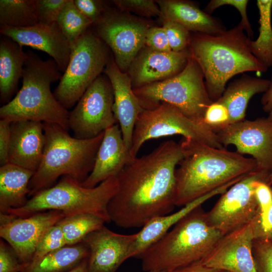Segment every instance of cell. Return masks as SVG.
I'll return each mask as SVG.
<instances>
[{
	"instance_id": "obj_9",
	"label": "cell",
	"mask_w": 272,
	"mask_h": 272,
	"mask_svg": "<svg viewBox=\"0 0 272 272\" xmlns=\"http://www.w3.org/2000/svg\"><path fill=\"white\" fill-rule=\"evenodd\" d=\"M110 57L107 46L97 35L86 31L71 46L69 61L53 94L68 109L73 107L101 75Z\"/></svg>"
},
{
	"instance_id": "obj_33",
	"label": "cell",
	"mask_w": 272,
	"mask_h": 272,
	"mask_svg": "<svg viewBox=\"0 0 272 272\" xmlns=\"http://www.w3.org/2000/svg\"><path fill=\"white\" fill-rule=\"evenodd\" d=\"M66 245L61 229L56 224L44 235L28 265L33 264L49 253Z\"/></svg>"
},
{
	"instance_id": "obj_21",
	"label": "cell",
	"mask_w": 272,
	"mask_h": 272,
	"mask_svg": "<svg viewBox=\"0 0 272 272\" xmlns=\"http://www.w3.org/2000/svg\"><path fill=\"white\" fill-rule=\"evenodd\" d=\"M133 160L123 141L120 128L118 124H115L104 131L93 168L81 184L85 187H94L109 178L117 177Z\"/></svg>"
},
{
	"instance_id": "obj_16",
	"label": "cell",
	"mask_w": 272,
	"mask_h": 272,
	"mask_svg": "<svg viewBox=\"0 0 272 272\" xmlns=\"http://www.w3.org/2000/svg\"><path fill=\"white\" fill-rule=\"evenodd\" d=\"M65 217L61 211L50 210L25 218L15 217L0 225V236L12 248L19 260L28 266L46 233Z\"/></svg>"
},
{
	"instance_id": "obj_28",
	"label": "cell",
	"mask_w": 272,
	"mask_h": 272,
	"mask_svg": "<svg viewBox=\"0 0 272 272\" xmlns=\"http://www.w3.org/2000/svg\"><path fill=\"white\" fill-rule=\"evenodd\" d=\"M89 255L84 242L65 245L47 254L22 272H66L79 265Z\"/></svg>"
},
{
	"instance_id": "obj_23",
	"label": "cell",
	"mask_w": 272,
	"mask_h": 272,
	"mask_svg": "<svg viewBox=\"0 0 272 272\" xmlns=\"http://www.w3.org/2000/svg\"><path fill=\"white\" fill-rule=\"evenodd\" d=\"M163 20H170L182 25L194 33L216 35L227 31L222 21L192 2L182 0L156 1Z\"/></svg>"
},
{
	"instance_id": "obj_24",
	"label": "cell",
	"mask_w": 272,
	"mask_h": 272,
	"mask_svg": "<svg viewBox=\"0 0 272 272\" xmlns=\"http://www.w3.org/2000/svg\"><path fill=\"white\" fill-rule=\"evenodd\" d=\"M234 182L228 183L183 206L174 213L157 217L146 223L137 233V238L131 248V257L140 258L150 247L162 238L168 230L195 209L212 197L222 194Z\"/></svg>"
},
{
	"instance_id": "obj_30",
	"label": "cell",
	"mask_w": 272,
	"mask_h": 272,
	"mask_svg": "<svg viewBox=\"0 0 272 272\" xmlns=\"http://www.w3.org/2000/svg\"><path fill=\"white\" fill-rule=\"evenodd\" d=\"M38 23L37 0H1V26L16 28Z\"/></svg>"
},
{
	"instance_id": "obj_3",
	"label": "cell",
	"mask_w": 272,
	"mask_h": 272,
	"mask_svg": "<svg viewBox=\"0 0 272 272\" xmlns=\"http://www.w3.org/2000/svg\"><path fill=\"white\" fill-rule=\"evenodd\" d=\"M248 38L238 25L216 35L191 34L189 50L203 72L206 87L213 102L220 99L227 82L235 75L267 71L250 52Z\"/></svg>"
},
{
	"instance_id": "obj_25",
	"label": "cell",
	"mask_w": 272,
	"mask_h": 272,
	"mask_svg": "<svg viewBox=\"0 0 272 272\" xmlns=\"http://www.w3.org/2000/svg\"><path fill=\"white\" fill-rule=\"evenodd\" d=\"M271 80L243 75L231 82L217 101L225 105L229 114V124L245 119L248 104L255 95L264 93Z\"/></svg>"
},
{
	"instance_id": "obj_5",
	"label": "cell",
	"mask_w": 272,
	"mask_h": 272,
	"mask_svg": "<svg viewBox=\"0 0 272 272\" xmlns=\"http://www.w3.org/2000/svg\"><path fill=\"white\" fill-rule=\"evenodd\" d=\"M223 236L210 223L199 206L141 255L143 269L172 272L199 262Z\"/></svg>"
},
{
	"instance_id": "obj_44",
	"label": "cell",
	"mask_w": 272,
	"mask_h": 272,
	"mask_svg": "<svg viewBox=\"0 0 272 272\" xmlns=\"http://www.w3.org/2000/svg\"><path fill=\"white\" fill-rule=\"evenodd\" d=\"M11 123L0 120V164L1 166L9 163V155L11 146Z\"/></svg>"
},
{
	"instance_id": "obj_31",
	"label": "cell",
	"mask_w": 272,
	"mask_h": 272,
	"mask_svg": "<svg viewBox=\"0 0 272 272\" xmlns=\"http://www.w3.org/2000/svg\"><path fill=\"white\" fill-rule=\"evenodd\" d=\"M106 223L103 219L90 214L65 217L57 224L62 231L66 245L82 242L89 233L97 230Z\"/></svg>"
},
{
	"instance_id": "obj_47",
	"label": "cell",
	"mask_w": 272,
	"mask_h": 272,
	"mask_svg": "<svg viewBox=\"0 0 272 272\" xmlns=\"http://www.w3.org/2000/svg\"><path fill=\"white\" fill-rule=\"evenodd\" d=\"M261 103L265 112L268 113L272 111V77L270 86L268 90L263 93L261 99Z\"/></svg>"
},
{
	"instance_id": "obj_39",
	"label": "cell",
	"mask_w": 272,
	"mask_h": 272,
	"mask_svg": "<svg viewBox=\"0 0 272 272\" xmlns=\"http://www.w3.org/2000/svg\"><path fill=\"white\" fill-rule=\"evenodd\" d=\"M67 0H37L38 23H56L59 13Z\"/></svg>"
},
{
	"instance_id": "obj_13",
	"label": "cell",
	"mask_w": 272,
	"mask_h": 272,
	"mask_svg": "<svg viewBox=\"0 0 272 272\" xmlns=\"http://www.w3.org/2000/svg\"><path fill=\"white\" fill-rule=\"evenodd\" d=\"M95 24L97 35L112 50L116 65L123 72L128 70L145 46L148 24L123 13L105 12Z\"/></svg>"
},
{
	"instance_id": "obj_42",
	"label": "cell",
	"mask_w": 272,
	"mask_h": 272,
	"mask_svg": "<svg viewBox=\"0 0 272 272\" xmlns=\"http://www.w3.org/2000/svg\"><path fill=\"white\" fill-rule=\"evenodd\" d=\"M145 45L155 51L168 52L172 51L164 28L150 27L145 38Z\"/></svg>"
},
{
	"instance_id": "obj_32",
	"label": "cell",
	"mask_w": 272,
	"mask_h": 272,
	"mask_svg": "<svg viewBox=\"0 0 272 272\" xmlns=\"http://www.w3.org/2000/svg\"><path fill=\"white\" fill-rule=\"evenodd\" d=\"M56 23L71 46L93 24L78 9L74 0H67L59 13Z\"/></svg>"
},
{
	"instance_id": "obj_10",
	"label": "cell",
	"mask_w": 272,
	"mask_h": 272,
	"mask_svg": "<svg viewBox=\"0 0 272 272\" xmlns=\"http://www.w3.org/2000/svg\"><path fill=\"white\" fill-rule=\"evenodd\" d=\"M174 135H181L215 148L224 147L217 133L205 123L192 120L176 107L162 102L153 108L144 109L139 115L129 150L131 157H137L146 141Z\"/></svg>"
},
{
	"instance_id": "obj_2",
	"label": "cell",
	"mask_w": 272,
	"mask_h": 272,
	"mask_svg": "<svg viewBox=\"0 0 272 272\" xmlns=\"http://www.w3.org/2000/svg\"><path fill=\"white\" fill-rule=\"evenodd\" d=\"M183 157L175 170V206L182 207L257 170L256 162L237 151L184 138Z\"/></svg>"
},
{
	"instance_id": "obj_52",
	"label": "cell",
	"mask_w": 272,
	"mask_h": 272,
	"mask_svg": "<svg viewBox=\"0 0 272 272\" xmlns=\"http://www.w3.org/2000/svg\"><path fill=\"white\" fill-rule=\"evenodd\" d=\"M221 272H229V271H225V270H221Z\"/></svg>"
},
{
	"instance_id": "obj_48",
	"label": "cell",
	"mask_w": 272,
	"mask_h": 272,
	"mask_svg": "<svg viewBox=\"0 0 272 272\" xmlns=\"http://www.w3.org/2000/svg\"><path fill=\"white\" fill-rule=\"evenodd\" d=\"M87 259V258L75 267L66 272H86Z\"/></svg>"
},
{
	"instance_id": "obj_11",
	"label": "cell",
	"mask_w": 272,
	"mask_h": 272,
	"mask_svg": "<svg viewBox=\"0 0 272 272\" xmlns=\"http://www.w3.org/2000/svg\"><path fill=\"white\" fill-rule=\"evenodd\" d=\"M268 178L256 170L229 187L207 213L210 223L225 235L252 222L259 215L256 183Z\"/></svg>"
},
{
	"instance_id": "obj_7",
	"label": "cell",
	"mask_w": 272,
	"mask_h": 272,
	"mask_svg": "<svg viewBox=\"0 0 272 272\" xmlns=\"http://www.w3.org/2000/svg\"><path fill=\"white\" fill-rule=\"evenodd\" d=\"M117 189L116 177L109 178L94 187L88 188L72 177L64 175L54 186L31 196L23 207L10 210L7 213L25 218L42 212L57 210L62 212L65 217L90 214L109 223L108 206Z\"/></svg>"
},
{
	"instance_id": "obj_14",
	"label": "cell",
	"mask_w": 272,
	"mask_h": 272,
	"mask_svg": "<svg viewBox=\"0 0 272 272\" xmlns=\"http://www.w3.org/2000/svg\"><path fill=\"white\" fill-rule=\"evenodd\" d=\"M224 147L234 145L236 151L251 155L257 170L268 176L272 172V120L260 117L230 124L216 132Z\"/></svg>"
},
{
	"instance_id": "obj_40",
	"label": "cell",
	"mask_w": 272,
	"mask_h": 272,
	"mask_svg": "<svg viewBox=\"0 0 272 272\" xmlns=\"http://www.w3.org/2000/svg\"><path fill=\"white\" fill-rule=\"evenodd\" d=\"M27 265L22 263L9 244L0 242V272H22Z\"/></svg>"
},
{
	"instance_id": "obj_15",
	"label": "cell",
	"mask_w": 272,
	"mask_h": 272,
	"mask_svg": "<svg viewBox=\"0 0 272 272\" xmlns=\"http://www.w3.org/2000/svg\"><path fill=\"white\" fill-rule=\"evenodd\" d=\"M258 215L249 224L223 236L199 262L209 267L229 272H258L252 246L257 236Z\"/></svg>"
},
{
	"instance_id": "obj_29",
	"label": "cell",
	"mask_w": 272,
	"mask_h": 272,
	"mask_svg": "<svg viewBox=\"0 0 272 272\" xmlns=\"http://www.w3.org/2000/svg\"><path fill=\"white\" fill-rule=\"evenodd\" d=\"M259 36L254 41L248 38V45L251 53L267 69L272 66V0H257Z\"/></svg>"
},
{
	"instance_id": "obj_35",
	"label": "cell",
	"mask_w": 272,
	"mask_h": 272,
	"mask_svg": "<svg viewBox=\"0 0 272 272\" xmlns=\"http://www.w3.org/2000/svg\"><path fill=\"white\" fill-rule=\"evenodd\" d=\"M122 12L134 13L144 17H160L161 12L153 0H115L113 1Z\"/></svg>"
},
{
	"instance_id": "obj_46",
	"label": "cell",
	"mask_w": 272,
	"mask_h": 272,
	"mask_svg": "<svg viewBox=\"0 0 272 272\" xmlns=\"http://www.w3.org/2000/svg\"><path fill=\"white\" fill-rule=\"evenodd\" d=\"M221 271L219 269L207 267L199 262L172 272H221Z\"/></svg>"
},
{
	"instance_id": "obj_12",
	"label": "cell",
	"mask_w": 272,
	"mask_h": 272,
	"mask_svg": "<svg viewBox=\"0 0 272 272\" xmlns=\"http://www.w3.org/2000/svg\"><path fill=\"white\" fill-rule=\"evenodd\" d=\"M113 103L111 83L107 76L100 75L70 112L69 127L74 137L80 139L93 138L117 124Z\"/></svg>"
},
{
	"instance_id": "obj_19",
	"label": "cell",
	"mask_w": 272,
	"mask_h": 272,
	"mask_svg": "<svg viewBox=\"0 0 272 272\" xmlns=\"http://www.w3.org/2000/svg\"><path fill=\"white\" fill-rule=\"evenodd\" d=\"M0 32L22 47L29 46L45 52L55 61L61 73L65 71L71 46L56 22L51 24L38 23L24 28L1 26Z\"/></svg>"
},
{
	"instance_id": "obj_37",
	"label": "cell",
	"mask_w": 272,
	"mask_h": 272,
	"mask_svg": "<svg viewBox=\"0 0 272 272\" xmlns=\"http://www.w3.org/2000/svg\"><path fill=\"white\" fill-rule=\"evenodd\" d=\"M252 254L258 272H272V241L255 239Z\"/></svg>"
},
{
	"instance_id": "obj_38",
	"label": "cell",
	"mask_w": 272,
	"mask_h": 272,
	"mask_svg": "<svg viewBox=\"0 0 272 272\" xmlns=\"http://www.w3.org/2000/svg\"><path fill=\"white\" fill-rule=\"evenodd\" d=\"M204 122L215 132L229 124V114L226 107L218 102H213L207 108Z\"/></svg>"
},
{
	"instance_id": "obj_22",
	"label": "cell",
	"mask_w": 272,
	"mask_h": 272,
	"mask_svg": "<svg viewBox=\"0 0 272 272\" xmlns=\"http://www.w3.org/2000/svg\"><path fill=\"white\" fill-rule=\"evenodd\" d=\"M11 135L9 163L35 172L41 162L45 146L43 123L11 122Z\"/></svg>"
},
{
	"instance_id": "obj_26",
	"label": "cell",
	"mask_w": 272,
	"mask_h": 272,
	"mask_svg": "<svg viewBox=\"0 0 272 272\" xmlns=\"http://www.w3.org/2000/svg\"><path fill=\"white\" fill-rule=\"evenodd\" d=\"M35 172L9 163L0 167V212L6 214L27 202L29 184Z\"/></svg>"
},
{
	"instance_id": "obj_50",
	"label": "cell",
	"mask_w": 272,
	"mask_h": 272,
	"mask_svg": "<svg viewBox=\"0 0 272 272\" xmlns=\"http://www.w3.org/2000/svg\"><path fill=\"white\" fill-rule=\"evenodd\" d=\"M147 272H170L166 270H149Z\"/></svg>"
},
{
	"instance_id": "obj_45",
	"label": "cell",
	"mask_w": 272,
	"mask_h": 272,
	"mask_svg": "<svg viewBox=\"0 0 272 272\" xmlns=\"http://www.w3.org/2000/svg\"><path fill=\"white\" fill-rule=\"evenodd\" d=\"M256 239L272 241V203L264 223L259 227L258 236Z\"/></svg>"
},
{
	"instance_id": "obj_17",
	"label": "cell",
	"mask_w": 272,
	"mask_h": 272,
	"mask_svg": "<svg viewBox=\"0 0 272 272\" xmlns=\"http://www.w3.org/2000/svg\"><path fill=\"white\" fill-rule=\"evenodd\" d=\"M137 233L123 235L105 226L87 235L83 240L89 248L86 272H116L121 264L131 257V248Z\"/></svg>"
},
{
	"instance_id": "obj_53",
	"label": "cell",
	"mask_w": 272,
	"mask_h": 272,
	"mask_svg": "<svg viewBox=\"0 0 272 272\" xmlns=\"http://www.w3.org/2000/svg\"><path fill=\"white\" fill-rule=\"evenodd\" d=\"M271 16H272V7H271Z\"/></svg>"
},
{
	"instance_id": "obj_18",
	"label": "cell",
	"mask_w": 272,
	"mask_h": 272,
	"mask_svg": "<svg viewBox=\"0 0 272 272\" xmlns=\"http://www.w3.org/2000/svg\"><path fill=\"white\" fill-rule=\"evenodd\" d=\"M191 56L189 50L160 52L144 46L128 69L133 89L162 81L181 72Z\"/></svg>"
},
{
	"instance_id": "obj_4",
	"label": "cell",
	"mask_w": 272,
	"mask_h": 272,
	"mask_svg": "<svg viewBox=\"0 0 272 272\" xmlns=\"http://www.w3.org/2000/svg\"><path fill=\"white\" fill-rule=\"evenodd\" d=\"M27 53L22 87L13 99L1 107V119L10 123H51L68 130L70 112L51 91V84L60 80L61 72L52 58L43 60L32 51Z\"/></svg>"
},
{
	"instance_id": "obj_6",
	"label": "cell",
	"mask_w": 272,
	"mask_h": 272,
	"mask_svg": "<svg viewBox=\"0 0 272 272\" xmlns=\"http://www.w3.org/2000/svg\"><path fill=\"white\" fill-rule=\"evenodd\" d=\"M45 146L40 165L29 184L32 196L52 186L60 176L68 175L80 183L91 172L104 132L98 136L80 139L71 136L61 126L43 123Z\"/></svg>"
},
{
	"instance_id": "obj_41",
	"label": "cell",
	"mask_w": 272,
	"mask_h": 272,
	"mask_svg": "<svg viewBox=\"0 0 272 272\" xmlns=\"http://www.w3.org/2000/svg\"><path fill=\"white\" fill-rule=\"evenodd\" d=\"M255 195L259 210V227L264 223L272 203V188L266 181L259 180L255 184Z\"/></svg>"
},
{
	"instance_id": "obj_8",
	"label": "cell",
	"mask_w": 272,
	"mask_h": 272,
	"mask_svg": "<svg viewBox=\"0 0 272 272\" xmlns=\"http://www.w3.org/2000/svg\"><path fill=\"white\" fill-rule=\"evenodd\" d=\"M203 72L191 56L184 69L165 80L133 89L144 109L169 103L195 121L205 123L206 111L213 102L208 93Z\"/></svg>"
},
{
	"instance_id": "obj_1",
	"label": "cell",
	"mask_w": 272,
	"mask_h": 272,
	"mask_svg": "<svg viewBox=\"0 0 272 272\" xmlns=\"http://www.w3.org/2000/svg\"><path fill=\"white\" fill-rule=\"evenodd\" d=\"M183 156L179 143L169 140L128 163L116 177L118 189L108 206L111 222L143 227L170 214L175 206V170Z\"/></svg>"
},
{
	"instance_id": "obj_34",
	"label": "cell",
	"mask_w": 272,
	"mask_h": 272,
	"mask_svg": "<svg viewBox=\"0 0 272 272\" xmlns=\"http://www.w3.org/2000/svg\"><path fill=\"white\" fill-rule=\"evenodd\" d=\"M172 51L180 52L189 47L191 34L182 25L170 20H163V25Z\"/></svg>"
},
{
	"instance_id": "obj_27",
	"label": "cell",
	"mask_w": 272,
	"mask_h": 272,
	"mask_svg": "<svg viewBox=\"0 0 272 272\" xmlns=\"http://www.w3.org/2000/svg\"><path fill=\"white\" fill-rule=\"evenodd\" d=\"M27 53L11 38L1 34L0 39V95L7 103L22 78Z\"/></svg>"
},
{
	"instance_id": "obj_20",
	"label": "cell",
	"mask_w": 272,
	"mask_h": 272,
	"mask_svg": "<svg viewBox=\"0 0 272 272\" xmlns=\"http://www.w3.org/2000/svg\"><path fill=\"white\" fill-rule=\"evenodd\" d=\"M103 72L112 85L113 113L123 141L130 150L135 122L144 108L133 92L129 75L119 69L113 56H110Z\"/></svg>"
},
{
	"instance_id": "obj_49",
	"label": "cell",
	"mask_w": 272,
	"mask_h": 272,
	"mask_svg": "<svg viewBox=\"0 0 272 272\" xmlns=\"http://www.w3.org/2000/svg\"><path fill=\"white\" fill-rule=\"evenodd\" d=\"M267 183L269 185L272 184V172H271V173L269 174L268 176V180H267Z\"/></svg>"
},
{
	"instance_id": "obj_43",
	"label": "cell",
	"mask_w": 272,
	"mask_h": 272,
	"mask_svg": "<svg viewBox=\"0 0 272 272\" xmlns=\"http://www.w3.org/2000/svg\"><path fill=\"white\" fill-rule=\"evenodd\" d=\"M78 9L94 24L97 23L105 12L102 3L95 0H74Z\"/></svg>"
},
{
	"instance_id": "obj_36",
	"label": "cell",
	"mask_w": 272,
	"mask_h": 272,
	"mask_svg": "<svg viewBox=\"0 0 272 272\" xmlns=\"http://www.w3.org/2000/svg\"><path fill=\"white\" fill-rule=\"evenodd\" d=\"M248 3V0H211L204 11L208 14L211 15L217 8L225 5H230L234 7L238 10L241 17V21L238 25L246 31L248 37L251 39L254 33L247 15V7Z\"/></svg>"
},
{
	"instance_id": "obj_51",
	"label": "cell",
	"mask_w": 272,
	"mask_h": 272,
	"mask_svg": "<svg viewBox=\"0 0 272 272\" xmlns=\"http://www.w3.org/2000/svg\"><path fill=\"white\" fill-rule=\"evenodd\" d=\"M268 114V115L267 117L272 120V111H270Z\"/></svg>"
}]
</instances>
